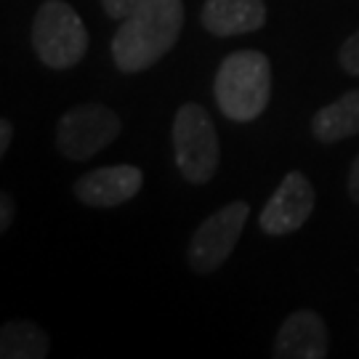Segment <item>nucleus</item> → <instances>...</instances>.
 Here are the masks:
<instances>
[{
  "instance_id": "1",
  "label": "nucleus",
  "mask_w": 359,
  "mask_h": 359,
  "mask_svg": "<svg viewBox=\"0 0 359 359\" xmlns=\"http://www.w3.org/2000/svg\"><path fill=\"white\" fill-rule=\"evenodd\" d=\"M184 29V0H142L120 19L112 38V59L120 72H144L179 43Z\"/></svg>"
},
{
  "instance_id": "2",
  "label": "nucleus",
  "mask_w": 359,
  "mask_h": 359,
  "mask_svg": "<svg viewBox=\"0 0 359 359\" xmlns=\"http://www.w3.org/2000/svg\"><path fill=\"white\" fill-rule=\"evenodd\" d=\"M213 96L221 115L234 123H253L271 99V65L264 51L243 48L229 53L216 72Z\"/></svg>"
},
{
  "instance_id": "3",
  "label": "nucleus",
  "mask_w": 359,
  "mask_h": 359,
  "mask_svg": "<svg viewBox=\"0 0 359 359\" xmlns=\"http://www.w3.org/2000/svg\"><path fill=\"white\" fill-rule=\"evenodd\" d=\"M32 46L48 69H69L88 51V29L65 0H46L32 19Z\"/></svg>"
},
{
  "instance_id": "4",
  "label": "nucleus",
  "mask_w": 359,
  "mask_h": 359,
  "mask_svg": "<svg viewBox=\"0 0 359 359\" xmlns=\"http://www.w3.org/2000/svg\"><path fill=\"white\" fill-rule=\"evenodd\" d=\"M173 154L181 176L189 184H208L216 176L221 147L205 107L184 104L173 117Z\"/></svg>"
},
{
  "instance_id": "5",
  "label": "nucleus",
  "mask_w": 359,
  "mask_h": 359,
  "mask_svg": "<svg viewBox=\"0 0 359 359\" xmlns=\"http://www.w3.org/2000/svg\"><path fill=\"white\" fill-rule=\"evenodd\" d=\"M123 130V120L104 104H77L67 109L56 126V149L67 160H90L115 142Z\"/></svg>"
},
{
  "instance_id": "6",
  "label": "nucleus",
  "mask_w": 359,
  "mask_h": 359,
  "mask_svg": "<svg viewBox=\"0 0 359 359\" xmlns=\"http://www.w3.org/2000/svg\"><path fill=\"white\" fill-rule=\"evenodd\" d=\"M248 216H250V205L245 200H234L229 205L218 208L216 213H210L194 229L189 248H187V261L192 271L210 274L218 266H224L243 234Z\"/></svg>"
},
{
  "instance_id": "7",
  "label": "nucleus",
  "mask_w": 359,
  "mask_h": 359,
  "mask_svg": "<svg viewBox=\"0 0 359 359\" xmlns=\"http://www.w3.org/2000/svg\"><path fill=\"white\" fill-rule=\"evenodd\" d=\"M317 205V194L306 173L301 170H290L277 187V192L269 197V203L264 205L261 216H258V226L271 237H283V234H293L309 221Z\"/></svg>"
},
{
  "instance_id": "8",
  "label": "nucleus",
  "mask_w": 359,
  "mask_h": 359,
  "mask_svg": "<svg viewBox=\"0 0 359 359\" xmlns=\"http://www.w3.org/2000/svg\"><path fill=\"white\" fill-rule=\"evenodd\" d=\"M144 184V173L136 165L96 168L75 181V197L88 208H117L133 200Z\"/></svg>"
},
{
  "instance_id": "9",
  "label": "nucleus",
  "mask_w": 359,
  "mask_h": 359,
  "mask_svg": "<svg viewBox=\"0 0 359 359\" xmlns=\"http://www.w3.org/2000/svg\"><path fill=\"white\" fill-rule=\"evenodd\" d=\"M330 346V335L317 311L298 309L283 322L271 357L277 359H322Z\"/></svg>"
},
{
  "instance_id": "10",
  "label": "nucleus",
  "mask_w": 359,
  "mask_h": 359,
  "mask_svg": "<svg viewBox=\"0 0 359 359\" xmlns=\"http://www.w3.org/2000/svg\"><path fill=\"white\" fill-rule=\"evenodd\" d=\"M200 22L216 38L256 32L266 22V3L264 0H205Z\"/></svg>"
},
{
  "instance_id": "11",
  "label": "nucleus",
  "mask_w": 359,
  "mask_h": 359,
  "mask_svg": "<svg viewBox=\"0 0 359 359\" xmlns=\"http://www.w3.org/2000/svg\"><path fill=\"white\" fill-rule=\"evenodd\" d=\"M311 133L322 144L344 142L359 133V90H346L341 99L322 107L311 117Z\"/></svg>"
},
{
  "instance_id": "12",
  "label": "nucleus",
  "mask_w": 359,
  "mask_h": 359,
  "mask_svg": "<svg viewBox=\"0 0 359 359\" xmlns=\"http://www.w3.org/2000/svg\"><path fill=\"white\" fill-rule=\"evenodd\" d=\"M51 351L48 333L29 320H11L0 327V359H43Z\"/></svg>"
},
{
  "instance_id": "13",
  "label": "nucleus",
  "mask_w": 359,
  "mask_h": 359,
  "mask_svg": "<svg viewBox=\"0 0 359 359\" xmlns=\"http://www.w3.org/2000/svg\"><path fill=\"white\" fill-rule=\"evenodd\" d=\"M338 65L344 67V72L359 77V29L344 40L341 53H338Z\"/></svg>"
},
{
  "instance_id": "14",
  "label": "nucleus",
  "mask_w": 359,
  "mask_h": 359,
  "mask_svg": "<svg viewBox=\"0 0 359 359\" xmlns=\"http://www.w3.org/2000/svg\"><path fill=\"white\" fill-rule=\"evenodd\" d=\"M139 3H142V0H102V8L107 11L109 19H117V22H120V19H126Z\"/></svg>"
},
{
  "instance_id": "15",
  "label": "nucleus",
  "mask_w": 359,
  "mask_h": 359,
  "mask_svg": "<svg viewBox=\"0 0 359 359\" xmlns=\"http://www.w3.org/2000/svg\"><path fill=\"white\" fill-rule=\"evenodd\" d=\"M13 216H16V205H13V197L6 192H0V234L11 226Z\"/></svg>"
},
{
  "instance_id": "16",
  "label": "nucleus",
  "mask_w": 359,
  "mask_h": 359,
  "mask_svg": "<svg viewBox=\"0 0 359 359\" xmlns=\"http://www.w3.org/2000/svg\"><path fill=\"white\" fill-rule=\"evenodd\" d=\"M346 189H348V197L359 203V154L354 157V163L348 168V181H346Z\"/></svg>"
},
{
  "instance_id": "17",
  "label": "nucleus",
  "mask_w": 359,
  "mask_h": 359,
  "mask_svg": "<svg viewBox=\"0 0 359 359\" xmlns=\"http://www.w3.org/2000/svg\"><path fill=\"white\" fill-rule=\"evenodd\" d=\"M11 142H13V126H11V120L0 117V157L8 152Z\"/></svg>"
}]
</instances>
